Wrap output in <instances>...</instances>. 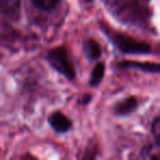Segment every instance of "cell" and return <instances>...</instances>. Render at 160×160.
<instances>
[{
    "mask_svg": "<svg viewBox=\"0 0 160 160\" xmlns=\"http://www.w3.org/2000/svg\"><path fill=\"white\" fill-rule=\"evenodd\" d=\"M145 157L150 158V159H158L160 158V142H157V144L149 145L146 149H145Z\"/></svg>",
    "mask_w": 160,
    "mask_h": 160,
    "instance_id": "30bf717a",
    "label": "cell"
},
{
    "mask_svg": "<svg viewBox=\"0 0 160 160\" xmlns=\"http://www.w3.org/2000/svg\"><path fill=\"white\" fill-rule=\"evenodd\" d=\"M151 132H152V135H153V137H155L156 142H160V118H158L157 120L152 123Z\"/></svg>",
    "mask_w": 160,
    "mask_h": 160,
    "instance_id": "8fae6325",
    "label": "cell"
},
{
    "mask_svg": "<svg viewBox=\"0 0 160 160\" xmlns=\"http://www.w3.org/2000/svg\"><path fill=\"white\" fill-rule=\"evenodd\" d=\"M103 76H104V65L102 62H99L96 67H94L93 71L91 73V78H90V83L92 86H98L101 82Z\"/></svg>",
    "mask_w": 160,
    "mask_h": 160,
    "instance_id": "ba28073f",
    "label": "cell"
},
{
    "mask_svg": "<svg viewBox=\"0 0 160 160\" xmlns=\"http://www.w3.org/2000/svg\"><path fill=\"white\" fill-rule=\"evenodd\" d=\"M48 122L51 124V126L55 131L59 132V133H65V132L69 131L71 127V121L65 114H62V112L52 113L49 115Z\"/></svg>",
    "mask_w": 160,
    "mask_h": 160,
    "instance_id": "3957f363",
    "label": "cell"
},
{
    "mask_svg": "<svg viewBox=\"0 0 160 160\" xmlns=\"http://www.w3.org/2000/svg\"><path fill=\"white\" fill-rule=\"evenodd\" d=\"M20 0H0V12L10 16L18 10Z\"/></svg>",
    "mask_w": 160,
    "mask_h": 160,
    "instance_id": "52a82bcc",
    "label": "cell"
},
{
    "mask_svg": "<svg viewBox=\"0 0 160 160\" xmlns=\"http://www.w3.org/2000/svg\"><path fill=\"white\" fill-rule=\"evenodd\" d=\"M136 105H137L136 98H134V97L133 98H128V99H126V100L122 101V102L116 107V113L121 114V115L127 114V113H129V112L133 111V110L136 108Z\"/></svg>",
    "mask_w": 160,
    "mask_h": 160,
    "instance_id": "8992f818",
    "label": "cell"
},
{
    "mask_svg": "<svg viewBox=\"0 0 160 160\" xmlns=\"http://www.w3.org/2000/svg\"><path fill=\"white\" fill-rule=\"evenodd\" d=\"M125 67H135L138 69H142L145 71L150 72H160V65L157 64H149V62H121Z\"/></svg>",
    "mask_w": 160,
    "mask_h": 160,
    "instance_id": "5b68a950",
    "label": "cell"
},
{
    "mask_svg": "<svg viewBox=\"0 0 160 160\" xmlns=\"http://www.w3.org/2000/svg\"><path fill=\"white\" fill-rule=\"evenodd\" d=\"M83 48L90 59H98L101 56V46L94 40H87L83 43Z\"/></svg>",
    "mask_w": 160,
    "mask_h": 160,
    "instance_id": "277c9868",
    "label": "cell"
},
{
    "mask_svg": "<svg viewBox=\"0 0 160 160\" xmlns=\"http://www.w3.org/2000/svg\"><path fill=\"white\" fill-rule=\"evenodd\" d=\"M47 59L56 70L65 75L68 79H72L75 77V70H73L72 65L69 60L65 48L58 47V48L51 51L48 53V56H47Z\"/></svg>",
    "mask_w": 160,
    "mask_h": 160,
    "instance_id": "6da1fadb",
    "label": "cell"
},
{
    "mask_svg": "<svg viewBox=\"0 0 160 160\" xmlns=\"http://www.w3.org/2000/svg\"><path fill=\"white\" fill-rule=\"evenodd\" d=\"M114 42L116 43L118 48L124 53H148L150 51L149 44L133 40L128 36L115 35Z\"/></svg>",
    "mask_w": 160,
    "mask_h": 160,
    "instance_id": "7a4b0ae2",
    "label": "cell"
},
{
    "mask_svg": "<svg viewBox=\"0 0 160 160\" xmlns=\"http://www.w3.org/2000/svg\"><path fill=\"white\" fill-rule=\"evenodd\" d=\"M32 3L41 10H51L57 6L59 0H31Z\"/></svg>",
    "mask_w": 160,
    "mask_h": 160,
    "instance_id": "9c48e42d",
    "label": "cell"
}]
</instances>
